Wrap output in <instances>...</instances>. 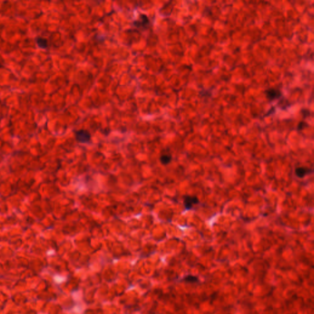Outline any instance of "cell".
Returning <instances> with one entry per match:
<instances>
[{
  "instance_id": "cell-1",
  "label": "cell",
  "mask_w": 314,
  "mask_h": 314,
  "mask_svg": "<svg viewBox=\"0 0 314 314\" xmlns=\"http://www.w3.org/2000/svg\"><path fill=\"white\" fill-rule=\"evenodd\" d=\"M75 139L77 142L85 144L90 142L91 139L90 133L86 129H79L75 133Z\"/></svg>"
},
{
  "instance_id": "cell-2",
  "label": "cell",
  "mask_w": 314,
  "mask_h": 314,
  "mask_svg": "<svg viewBox=\"0 0 314 314\" xmlns=\"http://www.w3.org/2000/svg\"><path fill=\"white\" fill-rule=\"evenodd\" d=\"M199 203V199L196 196L187 195L184 198V205L186 210H190L194 205Z\"/></svg>"
},
{
  "instance_id": "cell-3",
  "label": "cell",
  "mask_w": 314,
  "mask_h": 314,
  "mask_svg": "<svg viewBox=\"0 0 314 314\" xmlns=\"http://www.w3.org/2000/svg\"><path fill=\"white\" fill-rule=\"evenodd\" d=\"M149 23H150V22H149L148 17H147L146 15H144V14L140 15L139 17V18L137 20L134 21V24L136 27L142 28H146L149 25Z\"/></svg>"
},
{
  "instance_id": "cell-4",
  "label": "cell",
  "mask_w": 314,
  "mask_h": 314,
  "mask_svg": "<svg viewBox=\"0 0 314 314\" xmlns=\"http://www.w3.org/2000/svg\"><path fill=\"white\" fill-rule=\"evenodd\" d=\"M312 171L311 169L307 167H298L295 169V174L299 178H303L306 175L309 174Z\"/></svg>"
},
{
  "instance_id": "cell-5",
  "label": "cell",
  "mask_w": 314,
  "mask_h": 314,
  "mask_svg": "<svg viewBox=\"0 0 314 314\" xmlns=\"http://www.w3.org/2000/svg\"><path fill=\"white\" fill-rule=\"evenodd\" d=\"M172 160V155L169 152H165L162 153L160 157V161L163 165H167L171 163Z\"/></svg>"
},
{
  "instance_id": "cell-6",
  "label": "cell",
  "mask_w": 314,
  "mask_h": 314,
  "mask_svg": "<svg viewBox=\"0 0 314 314\" xmlns=\"http://www.w3.org/2000/svg\"><path fill=\"white\" fill-rule=\"evenodd\" d=\"M38 46L41 49H47L49 47V41L47 39L39 36L36 39Z\"/></svg>"
},
{
  "instance_id": "cell-7",
  "label": "cell",
  "mask_w": 314,
  "mask_h": 314,
  "mask_svg": "<svg viewBox=\"0 0 314 314\" xmlns=\"http://www.w3.org/2000/svg\"><path fill=\"white\" fill-rule=\"evenodd\" d=\"M266 94L267 97L270 100H274L280 95V93L276 90L269 89L266 92Z\"/></svg>"
}]
</instances>
